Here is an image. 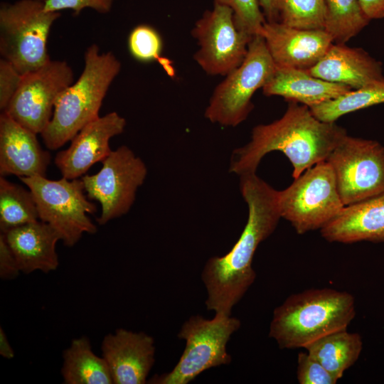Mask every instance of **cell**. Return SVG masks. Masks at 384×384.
Returning a JSON list of instances; mask_svg holds the SVG:
<instances>
[{"label": "cell", "instance_id": "cell-1", "mask_svg": "<svg viewBox=\"0 0 384 384\" xmlns=\"http://www.w3.org/2000/svg\"><path fill=\"white\" fill-rule=\"evenodd\" d=\"M240 189L248 208L246 225L232 249L206 262L201 279L207 292L208 310L230 316L253 284L256 273L252 262L258 245L276 229L282 218L277 192L256 173L240 176Z\"/></svg>", "mask_w": 384, "mask_h": 384}, {"label": "cell", "instance_id": "cell-2", "mask_svg": "<svg viewBox=\"0 0 384 384\" xmlns=\"http://www.w3.org/2000/svg\"><path fill=\"white\" fill-rule=\"evenodd\" d=\"M346 134V130L335 122L317 119L306 105L289 101L281 118L255 127L250 141L233 151L229 171L238 176L256 173L267 154L279 151L290 161L295 179L308 169L326 161Z\"/></svg>", "mask_w": 384, "mask_h": 384}, {"label": "cell", "instance_id": "cell-3", "mask_svg": "<svg viewBox=\"0 0 384 384\" xmlns=\"http://www.w3.org/2000/svg\"><path fill=\"white\" fill-rule=\"evenodd\" d=\"M356 316L353 296L331 288L310 289L289 296L276 307L269 336L283 349L304 348L346 329Z\"/></svg>", "mask_w": 384, "mask_h": 384}, {"label": "cell", "instance_id": "cell-4", "mask_svg": "<svg viewBox=\"0 0 384 384\" xmlns=\"http://www.w3.org/2000/svg\"><path fill=\"white\" fill-rule=\"evenodd\" d=\"M84 69L55 102L52 118L41 135L47 148L58 149L98 118L102 101L121 63L112 52L101 53L96 44L85 53Z\"/></svg>", "mask_w": 384, "mask_h": 384}, {"label": "cell", "instance_id": "cell-5", "mask_svg": "<svg viewBox=\"0 0 384 384\" xmlns=\"http://www.w3.org/2000/svg\"><path fill=\"white\" fill-rule=\"evenodd\" d=\"M59 12L46 11L45 0H19L0 6V53L22 75L34 70L50 57L46 43Z\"/></svg>", "mask_w": 384, "mask_h": 384}, {"label": "cell", "instance_id": "cell-6", "mask_svg": "<svg viewBox=\"0 0 384 384\" xmlns=\"http://www.w3.org/2000/svg\"><path fill=\"white\" fill-rule=\"evenodd\" d=\"M240 325L238 319L223 314H215L212 319L191 316L178 334L186 343L178 363L170 372L155 375L147 383L187 384L209 368L230 364L232 357L227 344Z\"/></svg>", "mask_w": 384, "mask_h": 384}, {"label": "cell", "instance_id": "cell-7", "mask_svg": "<svg viewBox=\"0 0 384 384\" xmlns=\"http://www.w3.org/2000/svg\"><path fill=\"white\" fill-rule=\"evenodd\" d=\"M275 67L264 38L254 36L243 62L214 89L205 117L223 127H235L241 124L253 109L251 100L254 93L267 82Z\"/></svg>", "mask_w": 384, "mask_h": 384}, {"label": "cell", "instance_id": "cell-8", "mask_svg": "<svg viewBox=\"0 0 384 384\" xmlns=\"http://www.w3.org/2000/svg\"><path fill=\"white\" fill-rule=\"evenodd\" d=\"M19 179L32 193L39 220L50 225L68 247H73L84 233L95 234L97 227L87 214L97 211L79 178L50 180L42 176Z\"/></svg>", "mask_w": 384, "mask_h": 384}, {"label": "cell", "instance_id": "cell-9", "mask_svg": "<svg viewBox=\"0 0 384 384\" xmlns=\"http://www.w3.org/2000/svg\"><path fill=\"white\" fill-rule=\"evenodd\" d=\"M277 198L281 217L300 235L321 230L345 207L326 161L308 169L287 188L278 191Z\"/></svg>", "mask_w": 384, "mask_h": 384}, {"label": "cell", "instance_id": "cell-10", "mask_svg": "<svg viewBox=\"0 0 384 384\" xmlns=\"http://www.w3.org/2000/svg\"><path fill=\"white\" fill-rule=\"evenodd\" d=\"M345 206L384 192V146L346 134L326 160Z\"/></svg>", "mask_w": 384, "mask_h": 384}, {"label": "cell", "instance_id": "cell-11", "mask_svg": "<svg viewBox=\"0 0 384 384\" xmlns=\"http://www.w3.org/2000/svg\"><path fill=\"white\" fill-rule=\"evenodd\" d=\"M102 163L97 174L81 177L87 198L100 203L97 221L101 225L129 211L147 175L145 163L125 145L112 150Z\"/></svg>", "mask_w": 384, "mask_h": 384}, {"label": "cell", "instance_id": "cell-12", "mask_svg": "<svg viewBox=\"0 0 384 384\" xmlns=\"http://www.w3.org/2000/svg\"><path fill=\"white\" fill-rule=\"evenodd\" d=\"M199 46L194 60L210 75L225 76L244 60L253 36L240 31L232 9L214 3L191 30Z\"/></svg>", "mask_w": 384, "mask_h": 384}, {"label": "cell", "instance_id": "cell-13", "mask_svg": "<svg viewBox=\"0 0 384 384\" xmlns=\"http://www.w3.org/2000/svg\"><path fill=\"white\" fill-rule=\"evenodd\" d=\"M73 79V71L67 62L50 60L23 75L18 90L4 112L31 132L41 134L52 118L56 100Z\"/></svg>", "mask_w": 384, "mask_h": 384}, {"label": "cell", "instance_id": "cell-14", "mask_svg": "<svg viewBox=\"0 0 384 384\" xmlns=\"http://www.w3.org/2000/svg\"><path fill=\"white\" fill-rule=\"evenodd\" d=\"M125 126V119L116 112L99 117L85 125L73 138L69 147L55 157V164L63 177L81 178L92 165L102 162L112 151L110 140L122 134Z\"/></svg>", "mask_w": 384, "mask_h": 384}, {"label": "cell", "instance_id": "cell-15", "mask_svg": "<svg viewBox=\"0 0 384 384\" xmlns=\"http://www.w3.org/2000/svg\"><path fill=\"white\" fill-rule=\"evenodd\" d=\"M101 351L112 384L147 383L155 362L152 336L144 332L118 329L104 337Z\"/></svg>", "mask_w": 384, "mask_h": 384}, {"label": "cell", "instance_id": "cell-16", "mask_svg": "<svg viewBox=\"0 0 384 384\" xmlns=\"http://www.w3.org/2000/svg\"><path fill=\"white\" fill-rule=\"evenodd\" d=\"M261 36L277 66L308 70L334 43L324 29H302L282 22L264 23Z\"/></svg>", "mask_w": 384, "mask_h": 384}, {"label": "cell", "instance_id": "cell-17", "mask_svg": "<svg viewBox=\"0 0 384 384\" xmlns=\"http://www.w3.org/2000/svg\"><path fill=\"white\" fill-rule=\"evenodd\" d=\"M36 134L6 112L1 113V176H45L50 162V154L41 148Z\"/></svg>", "mask_w": 384, "mask_h": 384}, {"label": "cell", "instance_id": "cell-18", "mask_svg": "<svg viewBox=\"0 0 384 384\" xmlns=\"http://www.w3.org/2000/svg\"><path fill=\"white\" fill-rule=\"evenodd\" d=\"M329 82L344 84L352 90L384 82L382 63L360 48L332 43L320 60L306 70Z\"/></svg>", "mask_w": 384, "mask_h": 384}, {"label": "cell", "instance_id": "cell-19", "mask_svg": "<svg viewBox=\"0 0 384 384\" xmlns=\"http://www.w3.org/2000/svg\"><path fill=\"white\" fill-rule=\"evenodd\" d=\"M320 232L331 242H384V192L345 206Z\"/></svg>", "mask_w": 384, "mask_h": 384}, {"label": "cell", "instance_id": "cell-20", "mask_svg": "<svg viewBox=\"0 0 384 384\" xmlns=\"http://www.w3.org/2000/svg\"><path fill=\"white\" fill-rule=\"evenodd\" d=\"M3 234L21 272L28 274L38 270L49 273L58 267L56 245L60 238L48 224L39 220Z\"/></svg>", "mask_w": 384, "mask_h": 384}, {"label": "cell", "instance_id": "cell-21", "mask_svg": "<svg viewBox=\"0 0 384 384\" xmlns=\"http://www.w3.org/2000/svg\"><path fill=\"white\" fill-rule=\"evenodd\" d=\"M352 89L344 84L321 80L306 70L287 67H275L272 77L263 86L267 96H281L309 107L335 99Z\"/></svg>", "mask_w": 384, "mask_h": 384}, {"label": "cell", "instance_id": "cell-22", "mask_svg": "<svg viewBox=\"0 0 384 384\" xmlns=\"http://www.w3.org/2000/svg\"><path fill=\"white\" fill-rule=\"evenodd\" d=\"M304 348L339 380L358 359L363 341L358 334L350 333L346 329L326 335Z\"/></svg>", "mask_w": 384, "mask_h": 384}, {"label": "cell", "instance_id": "cell-23", "mask_svg": "<svg viewBox=\"0 0 384 384\" xmlns=\"http://www.w3.org/2000/svg\"><path fill=\"white\" fill-rule=\"evenodd\" d=\"M61 375L65 384H112V376L103 357L92 350L85 336L74 338L63 351Z\"/></svg>", "mask_w": 384, "mask_h": 384}, {"label": "cell", "instance_id": "cell-24", "mask_svg": "<svg viewBox=\"0 0 384 384\" xmlns=\"http://www.w3.org/2000/svg\"><path fill=\"white\" fill-rule=\"evenodd\" d=\"M37 220L38 212L31 191L0 176L1 233Z\"/></svg>", "mask_w": 384, "mask_h": 384}, {"label": "cell", "instance_id": "cell-25", "mask_svg": "<svg viewBox=\"0 0 384 384\" xmlns=\"http://www.w3.org/2000/svg\"><path fill=\"white\" fill-rule=\"evenodd\" d=\"M370 22L358 0H325V30L334 43L344 44Z\"/></svg>", "mask_w": 384, "mask_h": 384}, {"label": "cell", "instance_id": "cell-26", "mask_svg": "<svg viewBox=\"0 0 384 384\" xmlns=\"http://www.w3.org/2000/svg\"><path fill=\"white\" fill-rule=\"evenodd\" d=\"M381 103H384V82L352 90L309 108L319 120L335 122L344 114Z\"/></svg>", "mask_w": 384, "mask_h": 384}, {"label": "cell", "instance_id": "cell-27", "mask_svg": "<svg viewBox=\"0 0 384 384\" xmlns=\"http://www.w3.org/2000/svg\"><path fill=\"white\" fill-rule=\"evenodd\" d=\"M280 22L302 29H324L325 0H280Z\"/></svg>", "mask_w": 384, "mask_h": 384}, {"label": "cell", "instance_id": "cell-28", "mask_svg": "<svg viewBox=\"0 0 384 384\" xmlns=\"http://www.w3.org/2000/svg\"><path fill=\"white\" fill-rule=\"evenodd\" d=\"M214 3L226 6L233 12L238 28L249 35H260L266 22L258 0H213Z\"/></svg>", "mask_w": 384, "mask_h": 384}, {"label": "cell", "instance_id": "cell-29", "mask_svg": "<svg viewBox=\"0 0 384 384\" xmlns=\"http://www.w3.org/2000/svg\"><path fill=\"white\" fill-rule=\"evenodd\" d=\"M128 47L132 55L142 62L161 60L162 41L159 33L148 25H139L130 33Z\"/></svg>", "mask_w": 384, "mask_h": 384}, {"label": "cell", "instance_id": "cell-30", "mask_svg": "<svg viewBox=\"0 0 384 384\" xmlns=\"http://www.w3.org/2000/svg\"><path fill=\"white\" fill-rule=\"evenodd\" d=\"M297 378L299 384H336L338 380L306 351L298 354Z\"/></svg>", "mask_w": 384, "mask_h": 384}, {"label": "cell", "instance_id": "cell-31", "mask_svg": "<svg viewBox=\"0 0 384 384\" xmlns=\"http://www.w3.org/2000/svg\"><path fill=\"white\" fill-rule=\"evenodd\" d=\"M23 75L8 60H0V109L4 112L18 90Z\"/></svg>", "mask_w": 384, "mask_h": 384}, {"label": "cell", "instance_id": "cell-32", "mask_svg": "<svg viewBox=\"0 0 384 384\" xmlns=\"http://www.w3.org/2000/svg\"><path fill=\"white\" fill-rule=\"evenodd\" d=\"M114 0H45L46 11L59 12L63 9L73 10L75 15L86 8L95 10L100 14L108 13Z\"/></svg>", "mask_w": 384, "mask_h": 384}, {"label": "cell", "instance_id": "cell-33", "mask_svg": "<svg viewBox=\"0 0 384 384\" xmlns=\"http://www.w3.org/2000/svg\"><path fill=\"white\" fill-rule=\"evenodd\" d=\"M21 272L17 260L4 235L0 234V277L4 280L16 279Z\"/></svg>", "mask_w": 384, "mask_h": 384}, {"label": "cell", "instance_id": "cell-34", "mask_svg": "<svg viewBox=\"0 0 384 384\" xmlns=\"http://www.w3.org/2000/svg\"><path fill=\"white\" fill-rule=\"evenodd\" d=\"M361 8L368 19L384 18V0H358Z\"/></svg>", "mask_w": 384, "mask_h": 384}, {"label": "cell", "instance_id": "cell-35", "mask_svg": "<svg viewBox=\"0 0 384 384\" xmlns=\"http://www.w3.org/2000/svg\"><path fill=\"white\" fill-rule=\"evenodd\" d=\"M261 10L267 22L280 21V0H258Z\"/></svg>", "mask_w": 384, "mask_h": 384}, {"label": "cell", "instance_id": "cell-36", "mask_svg": "<svg viewBox=\"0 0 384 384\" xmlns=\"http://www.w3.org/2000/svg\"><path fill=\"white\" fill-rule=\"evenodd\" d=\"M0 355L6 359H12L15 356L14 351L1 327L0 328Z\"/></svg>", "mask_w": 384, "mask_h": 384}]
</instances>
